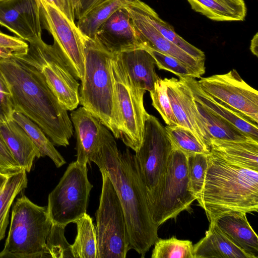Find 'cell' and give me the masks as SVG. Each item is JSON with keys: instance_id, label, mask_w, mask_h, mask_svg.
Returning a JSON list of instances; mask_svg holds the SVG:
<instances>
[{"instance_id": "6da1fadb", "label": "cell", "mask_w": 258, "mask_h": 258, "mask_svg": "<svg viewBox=\"0 0 258 258\" xmlns=\"http://www.w3.org/2000/svg\"><path fill=\"white\" fill-rule=\"evenodd\" d=\"M91 160L110 179L123 209L130 248L144 257L158 238L159 227L152 218L146 188L135 155L128 148L122 153L118 150L114 137L102 124Z\"/></svg>"}, {"instance_id": "7a4b0ae2", "label": "cell", "mask_w": 258, "mask_h": 258, "mask_svg": "<svg viewBox=\"0 0 258 258\" xmlns=\"http://www.w3.org/2000/svg\"><path fill=\"white\" fill-rule=\"evenodd\" d=\"M0 71L9 86L15 110L35 123L53 144L69 145L73 134L72 121L40 70L19 53L0 59Z\"/></svg>"}, {"instance_id": "3957f363", "label": "cell", "mask_w": 258, "mask_h": 258, "mask_svg": "<svg viewBox=\"0 0 258 258\" xmlns=\"http://www.w3.org/2000/svg\"><path fill=\"white\" fill-rule=\"evenodd\" d=\"M210 222L224 213L258 211V170L229 163L210 153L197 198Z\"/></svg>"}, {"instance_id": "277c9868", "label": "cell", "mask_w": 258, "mask_h": 258, "mask_svg": "<svg viewBox=\"0 0 258 258\" xmlns=\"http://www.w3.org/2000/svg\"><path fill=\"white\" fill-rule=\"evenodd\" d=\"M84 75L79 92V104L120 139L122 122L112 68L114 54L94 39L83 35Z\"/></svg>"}, {"instance_id": "5b68a950", "label": "cell", "mask_w": 258, "mask_h": 258, "mask_svg": "<svg viewBox=\"0 0 258 258\" xmlns=\"http://www.w3.org/2000/svg\"><path fill=\"white\" fill-rule=\"evenodd\" d=\"M47 207L32 203L26 196L14 204L5 247L0 257H48L46 239L51 225Z\"/></svg>"}, {"instance_id": "8992f818", "label": "cell", "mask_w": 258, "mask_h": 258, "mask_svg": "<svg viewBox=\"0 0 258 258\" xmlns=\"http://www.w3.org/2000/svg\"><path fill=\"white\" fill-rule=\"evenodd\" d=\"M147 198L152 218L158 227L190 210L196 198L190 190L184 152L173 148L163 178Z\"/></svg>"}, {"instance_id": "52a82bcc", "label": "cell", "mask_w": 258, "mask_h": 258, "mask_svg": "<svg viewBox=\"0 0 258 258\" xmlns=\"http://www.w3.org/2000/svg\"><path fill=\"white\" fill-rule=\"evenodd\" d=\"M95 228L98 258H125L131 249L124 213L115 188L103 171Z\"/></svg>"}, {"instance_id": "ba28073f", "label": "cell", "mask_w": 258, "mask_h": 258, "mask_svg": "<svg viewBox=\"0 0 258 258\" xmlns=\"http://www.w3.org/2000/svg\"><path fill=\"white\" fill-rule=\"evenodd\" d=\"M92 187L87 165L76 161L70 163L48 195L47 208L51 222L66 227L84 215Z\"/></svg>"}, {"instance_id": "9c48e42d", "label": "cell", "mask_w": 258, "mask_h": 258, "mask_svg": "<svg viewBox=\"0 0 258 258\" xmlns=\"http://www.w3.org/2000/svg\"><path fill=\"white\" fill-rule=\"evenodd\" d=\"M22 54L40 70L64 108L72 111L77 108L80 84L54 42L49 45L39 39L29 43L27 51Z\"/></svg>"}, {"instance_id": "30bf717a", "label": "cell", "mask_w": 258, "mask_h": 258, "mask_svg": "<svg viewBox=\"0 0 258 258\" xmlns=\"http://www.w3.org/2000/svg\"><path fill=\"white\" fill-rule=\"evenodd\" d=\"M112 68L122 122L120 139L136 152L142 144L145 121L149 115L144 105L146 91L132 83L117 54L113 57Z\"/></svg>"}, {"instance_id": "8fae6325", "label": "cell", "mask_w": 258, "mask_h": 258, "mask_svg": "<svg viewBox=\"0 0 258 258\" xmlns=\"http://www.w3.org/2000/svg\"><path fill=\"white\" fill-rule=\"evenodd\" d=\"M173 149L165 126L149 114L145 121L142 144L135 155L147 195L163 178Z\"/></svg>"}, {"instance_id": "7c38bea8", "label": "cell", "mask_w": 258, "mask_h": 258, "mask_svg": "<svg viewBox=\"0 0 258 258\" xmlns=\"http://www.w3.org/2000/svg\"><path fill=\"white\" fill-rule=\"evenodd\" d=\"M41 22L52 35L71 73L81 81L84 75L83 35L75 23L45 0H39Z\"/></svg>"}, {"instance_id": "4fadbf2b", "label": "cell", "mask_w": 258, "mask_h": 258, "mask_svg": "<svg viewBox=\"0 0 258 258\" xmlns=\"http://www.w3.org/2000/svg\"><path fill=\"white\" fill-rule=\"evenodd\" d=\"M198 84L216 100L258 123V92L235 69L224 74L201 78Z\"/></svg>"}, {"instance_id": "5bb4252c", "label": "cell", "mask_w": 258, "mask_h": 258, "mask_svg": "<svg viewBox=\"0 0 258 258\" xmlns=\"http://www.w3.org/2000/svg\"><path fill=\"white\" fill-rule=\"evenodd\" d=\"M138 1L132 0L124 8L142 48L149 47L174 57L189 68L197 78H201L205 73V62L196 59L163 36L151 23Z\"/></svg>"}, {"instance_id": "9a60e30c", "label": "cell", "mask_w": 258, "mask_h": 258, "mask_svg": "<svg viewBox=\"0 0 258 258\" xmlns=\"http://www.w3.org/2000/svg\"><path fill=\"white\" fill-rule=\"evenodd\" d=\"M163 80L178 125L190 131L210 152L211 138L190 87L181 78Z\"/></svg>"}, {"instance_id": "2e32d148", "label": "cell", "mask_w": 258, "mask_h": 258, "mask_svg": "<svg viewBox=\"0 0 258 258\" xmlns=\"http://www.w3.org/2000/svg\"><path fill=\"white\" fill-rule=\"evenodd\" d=\"M0 25L31 43L41 39L39 0H4L0 2Z\"/></svg>"}, {"instance_id": "e0dca14e", "label": "cell", "mask_w": 258, "mask_h": 258, "mask_svg": "<svg viewBox=\"0 0 258 258\" xmlns=\"http://www.w3.org/2000/svg\"><path fill=\"white\" fill-rule=\"evenodd\" d=\"M94 39L113 54L142 48L124 7L116 10L99 27Z\"/></svg>"}, {"instance_id": "ac0fdd59", "label": "cell", "mask_w": 258, "mask_h": 258, "mask_svg": "<svg viewBox=\"0 0 258 258\" xmlns=\"http://www.w3.org/2000/svg\"><path fill=\"white\" fill-rule=\"evenodd\" d=\"M71 118L77 140L76 161L81 165H90L91 157L98 146L102 124L83 106L72 110Z\"/></svg>"}, {"instance_id": "d6986e66", "label": "cell", "mask_w": 258, "mask_h": 258, "mask_svg": "<svg viewBox=\"0 0 258 258\" xmlns=\"http://www.w3.org/2000/svg\"><path fill=\"white\" fill-rule=\"evenodd\" d=\"M179 78L183 80L190 87L197 102L211 112L230 122L254 141L258 142L257 123L207 94L199 86L195 78Z\"/></svg>"}, {"instance_id": "ffe728a7", "label": "cell", "mask_w": 258, "mask_h": 258, "mask_svg": "<svg viewBox=\"0 0 258 258\" xmlns=\"http://www.w3.org/2000/svg\"><path fill=\"white\" fill-rule=\"evenodd\" d=\"M246 214L238 212L226 213L219 216L212 222L237 246L252 258H257L258 237Z\"/></svg>"}, {"instance_id": "44dd1931", "label": "cell", "mask_w": 258, "mask_h": 258, "mask_svg": "<svg viewBox=\"0 0 258 258\" xmlns=\"http://www.w3.org/2000/svg\"><path fill=\"white\" fill-rule=\"evenodd\" d=\"M132 83L149 92L160 78L155 71L156 62L151 54L143 48L117 54Z\"/></svg>"}, {"instance_id": "7402d4cb", "label": "cell", "mask_w": 258, "mask_h": 258, "mask_svg": "<svg viewBox=\"0 0 258 258\" xmlns=\"http://www.w3.org/2000/svg\"><path fill=\"white\" fill-rule=\"evenodd\" d=\"M0 134L20 166L29 172L36 157L41 155L30 138L13 119L0 124Z\"/></svg>"}, {"instance_id": "603a6c76", "label": "cell", "mask_w": 258, "mask_h": 258, "mask_svg": "<svg viewBox=\"0 0 258 258\" xmlns=\"http://www.w3.org/2000/svg\"><path fill=\"white\" fill-rule=\"evenodd\" d=\"M194 258H252L234 244L214 222L194 245Z\"/></svg>"}, {"instance_id": "cb8c5ba5", "label": "cell", "mask_w": 258, "mask_h": 258, "mask_svg": "<svg viewBox=\"0 0 258 258\" xmlns=\"http://www.w3.org/2000/svg\"><path fill=\"white\" fill-rule=\"evenodd\" d=\"M210 153L229 163L258 170V142L210 140Z\"/></svg>"}, {"instance_id": "d4e9b609", "label": "cell", "mask_w": 258, "mask_h": 258, "mask_svg": "<svg viewBox=\"0 0 258 258\" xmlns=\"http://www.w3.org/2000/svg\"><path fill=\"white\" fill-rule=\"evenodd\" d=\"M191 9L215 21H243L247 8L244 0H187Z\"/></svg>"}, {"instance_id": "484cf974", "label": "cell", "mask_w": 258, "mask_h": 258, "mask_svg": "<svg viewBox=\"0 0 258 258\" xmlns=\"http://www.w3.org/2000/svg\"><path fill=\"white\" fill-rule=\"evenodd\" d=\"M13 119L26 132L38 149L41 157L48 156L57 168L66 163L65 159L55 148L53 144L35 123L16 110L13 113Z\"/></svg>"}, {"instance_id": "4316f807", "label": "cell", "mask_w": 258, "mask_h": 258, "mask_svg": "<svg viewBox=\"0 0 258 258\" xmlns=\"http://www.w3.org/2000/svg\"><path fill=\"white\" fill-rule=\"evenodd\" d=\"M132 0H109L89 11L78 19L77 26L85 37L94 39L99 27L116 10Z\"/></svg>"}, {"instance_id": "83f0119b", "label": "cell", "mask_w": 258, "mask_h": 258, "mask_svg": "<svg viewBox=\"0 0 258 258\" xmlns=\"http://www.w3.org/2000/svg\"><path fill=\"white\" fill-rule=\"evenodd\" d=\"M196 103L211 139L237 142L254 141L230 122L211 112L200 103Z\"/></svg>"}, {"instance_id": "f1b7e54d", "label": "cell", "mask_w": 258, "mask_h": 258, "mask_svg": "<svg viewBox=\"0 0 258 258\" xmlns=\"http://www.w3.org/2000/svg\"><path fill=\"white\" fill-rule=\"evenodd\" d=\"M77 234L72 244L74 258H98V247L95 226L87 213L76 220Z\"/></svg>"}, {"instance_id": "f546056e", "label": "cell", "mask_w": 258, "mask_h": 258, "mask_svg": "<svg viewBox=\"0 0 258 258\" xmlns=\"http://www.w3.org/2000/svg\"><path fill=\"white\" fill-rule=\"evenodd\" d=\"M138 2L151 23L163 36L196 59L205 62L206 56L203 51L190 44L178 35L173 28L161 19L157 13L149 5L141 0H139Z\"/></svg>"}, {"instance_id": "4dcf8cb0", "label": "cell", "mask_w": 258, "mask_h": 258, "mask_svg": "<svg viewBox=\"0 0 258 258\" xmlns=\"http://www.w3.org/2000/svg\"><path fill=\"white\" fill-rule=\"evenodd\" d=\"M26 172L23 169L11 174L0 192V241L5 236L11 206L16 196L27 186Z\"/></svg>"}, {"instance_id": "1f68e13d", "label": "cell", "mask_w": 258, "mask_h": 258, "mask_svg": "<svg viewBox=\"0 0 258 258\" xmlns=\"http://www.w3.org/2000/svg\"><path fill=\"white\" fill-rule=\"evenodd\" d=\"M154 245L152 258H194V245L189 240H180L175 236L158 238Z\"/></svg>"}, {"instance_id": "d6a6232c", "label": "cell", "mask_w": 258, "mask_h": 258, "mask_svg": "<svg viewBox=\"0 0 258 258\" xmlns=\"http://www.w3.org/2000/svg\"><path fill=\"white\" fill-rule=\"evenodd\" d=\"M165 128L173 148L181 150L186 155L210 153L193 134L185 127L178 125H166Z\"/></svg>"}, {"instance_id": "836d02e7", "label": "cell", "mask_w": 258, "mask_h": 258, "mask_svg": "<svg viewBox=\"0 0 258 258\" xmlns=\"http://www.w3.org/2000/svg\"><path fill=\"white\" fill-rule=\"evenodd\" d=\"M66 226L51 223L46 239V251L48 257L53 258H74L72 245L64 236Z\"/></svg>"}, {"instance_id": "e575fe53", "label": "cell", "mask_w": 258, "mask_h": 258, "mask_svg": "<svg viewBox=\"0 0 258 258\" xmlns=\"http://www.w3.org/2000/svg\"><path fill=\"white\" fill-rule=\"evenodd\" d=\"M187 165L190 190L196 197L201 191L208 167V154L187 155Z\"/></svg>"}, {"instance_id": "d590c367", "label": "cell", "mask_w": 258, "mask_h": 258, "mask_svg": "<svg viewBox=\"0 0 258 258\" xmlns=\"http://www.w3.org/2000/svg\"><path fill=\"white\" fill-rule=\"evenodd\" d=\"M152 106L161 116L167 125H178L172 111L167 92V86L163 79L159 78L150 91Z\"/></svg>"}, {"instance_id": "8d00e7d4", "label": "cell", "mask_w": 258, "mask_h": 258, "mask_svg": "<svg viewBox=\"0 0 258 258\" xmlns=\"http://www.w3.org/2000/svg\"><path fill=\"white\" fill-rule=\"evenodd\" d=\"M154 58L159 70L169 71L179 77H191L197 78L195 74L178 59L169 55L149 47H143Z\"/></svg>"}, {"instance_id": "74e56055", "label": "cell", "mask_w": 258, "mask_h": 258, "mask_svg": "<svg viewBox=\"0 0 258 258\" xmlns=\"http://www.w3.org/2000/svg\"><path fill=\"white\" fill-rule=\"evenodd\" d=\"M14 111L9 86L0 71V124L13 119Z\"/></svg>"}, {"instance_id": "f35d334b", "label": "cell", "mask_w": 258, "mask_h": 258, "mask_svg": "<svg viewBox=\"0 0 258 258\" xmlns=\"http://www.w3.org/2000/svg\"><path fill=\"white\" fill-rule=\"evenodd\" d=\"M22 169L0 134V170L11 174Z\"/></svg>"}, {"instance_id": "ab89813d", "label": "cell", "mask_w": 258, "mask_h": 258, "mask_svg": "<svg viewBox=\"0 0 258 258\" xmlns=\"http://www.w3.org/2000/svg\"><path fill=\"white\" fill-rule=\"evenodd\" d=\"M29 44L21 38L0 32V47L11 50L14 54L26 53Z\"/></svg>"}, {"instance_id": "60d3db41", "label": "cell", "mask_w": 258, "mask_h": 258, "mask_svg": "<svg viewBox=\"0 0 258 258\" xmlns=\"http://www.w3.org/2000/svg\"><path fill=\"white\" fill-rule=\"evenodd\" d=\"M109 0H80V8L77 19L82 18L89 11Z\"/></svg>"}, {"instance_id": "b9f144b4", "label": "cell", "mask_w": 258, "mask_h": 258, "mask_svg": "<svg viewBox=\"0 0 258 258\" xmlns=\"http://www.w3.org/2000/svg\"><path fill=\"white\" fill-rule=\"evenodd\" d=\"M48 3L52 5L57 8L59 11L63 13L65 16L72 22L75 23V19L72 17L67 11L63 0H45Z\"/></svg>"}, {"instance_id": "7bdbcfd3", "label": "cell", "mask_w": 258, "mask_h": 258, "mask_svg": "<svg viewBox=\"0 0 258 258\" xmlns=\"http://www.w3.org/2000/svg\"><path fill=\"white\" fill-rule=\"evenodd\" d=\"M250 50L253 54L258 56V35L257 33L253 36L250 42Z\"/></svg>"}, {"instance_id": "ee69618b", "label": "cell", "mask_w": 258, "mask_h": 258, "mask_svg": "<svg viewBox=\"0 0 258 258\" xmlns=\"http://www.w3.org/2000/svg\"><path fill=\"white\" fill-rule=\"evenodd\" d=\"M69 1L71 10L75 15V18H76L80 8V0Z\"/></svg>"}, {"instance_id": "f6af8a7d", "label": "cell", "mask_w": 258, "mask_h": 258, "mask_svg": "<svg viewBox=\"0 0 258 258\" xmlns=\"http://www.w3.org/2000/svg\"><path fill=\"white\" fill-rule=\"evenodd\" d=\"M12 173H6L0 171V192L3 189L9 176Z\"/></svg>"}, {"instance_id": "bcb514c9", "label": "cell", "mask_w": 258, "mask_h": 258, "mask_svg": "<svg viewBox=\"0 0 258 258\" xmlns=\"http://www.w3.org/2000/svg\"><path fill=\"white\" fill-rule=\"evenodd\" d=\"M13 54L14 52L11 50L0 47V59L10 57Z\"/></svg>"}, {"instance_id": "7dc6e473", "label": "cell", "mask_w": 258, "mask_h": 258, "mask_svg": "<svg viewBox=\"0 0 258 258\" xmlns=\"http://www.w3.org/2000/svg\"><path fill=\"white\" fill-rule=\"evenodd\" d=\"M65 7L68 11V12L70 14L72 17L75 20V17L74 13L73 12L71 8L70 7L69 1V0H63Z\"/></svg>"}, {"instance_id": "c3c4849f", "label": "cell", "mask_w": 258, "mask_h": 258, "mask_svg": "<svg viewBox=\"0 0 258 258\" xmlns=\"http://www.w3.org/2000/svg\"><path fill=\"white\" fill-rule=\"evenodd\" d=\"M4 1V0H0V2H2V1Z\"/></svg>"}, {"instance_id": "681fc988", "label": "cell", "mask_w": 258, "mask_h": 258, "mask_svg": "<svg viewBox=\"0 0 258 258\" xmlns=\"http://www.w3.org/2000/svg\"><path fill=\"white\" fill-rule=\"evenodd\" d=\"M1 171V170H0Z\"/></svg>"}]
</instances>
